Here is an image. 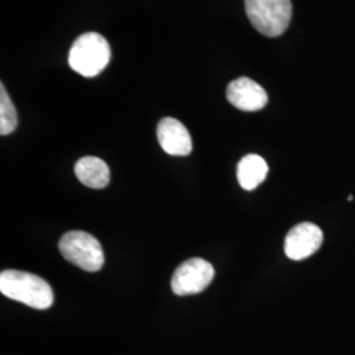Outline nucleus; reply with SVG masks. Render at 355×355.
Returning a JSON list of instances; mask_svg holds the SVG:
<instances>
[{"mask_svg": "<svg viewBox=\"0 0 355 355\" xmlns=\"http://www.w3.org/2000/svg\"><path fill=\"white\" fill-rule=\"evenodd\" d=\"M0 292L8 299L35 309H48L54 302L46 280L19 270H6L0 274Z\"/></svg>", "mask_w": 355, "mask_h": 355, "instance_id": "obj_1", "label": "nucleus"}, {"mask_svg": "<svg viewBox=\"0 0 355 355\" xmlns=\"http://www.w3.org/2000/svg\"><path fill=\"white\" fill-rule=\"evenodd\" d=\"M111 48L102 35L89 32L76 40L69 53L70 67L80 76L91 78L101 74L110 64Z\"/></svg>", "mask_w": 355, "mask_h": 355, "instance_id": "obj_2", "label": "nucleus"}, {"mask_svg": "<svg viewBox=\"0 0 355 355\" xmlns=\"http://www.w3.org/2000/svg\"><path fill=\"white\" fill-rule=\"evenodd\" d=\"M245 11L252 26L268 37L283 35L291 23V0H245Z\"/></svg>", "mask_w": 355, "mask_h": 355, "instance_id": "obj_3", "label": "nucleus"}, {"mask_svg": "<svg viewBox=\"0 0 355 355\" xmlns=\"http://www.w3.org/2000/svg\"><path fill=\"white\" fill-rule=\"evenodd\" d=\"M58 246L66 261L85 271L96 272L103 267L102 245L89 233L80 230L67 232L60 240Z\"/></svg>", "mask_w": 355, "mask_h": 355, "instance_id": "obj_4", "label": "nucleus"}, {"mask_svg": "<svg viewBox=\"0 0 355 355\" xmlns=\"http://www.w3.org/2000/svg\"><path fill=\"white\" fill-rule=\"evenodd\" d=\"M215 278V268L202 258H191L178 267L171 278V290L178 296L204 291Z\"/></svg>", "mask_w": 355, "mask_h": 355, "instance_id": "obj_5", "label": "nucleus"}, {"mask_svg": "<svg viewBox=\"0 0 355 355\" xmlns=\"http://www.w3.org/2000/svg\"><path fill=\"white\" fill-rule=\"evenodd\" d=\"M324 241L322 230L312 223H302L288 232L284 252L292 261H302L316 253Z\"/></svg>", "mask_w": 355, "mask_h": 355, "instance_id": "obj_6", "label": "nucleus"}, {"mask_svg": "<svg viewBox=\"0 0 355 355\" xmlns=\"http://www.w3.org/2000/svg\"><path fill=\"white\" fill-rule=\"evenodd\" d=\"M227 99L233 107L246 112L259 111L268 102L265 89L254 82L253 79L246 76H242L229 83Z\"/></svg>", "mask_w": 355, "mask_h": 355, "instance_id": "obj_7", "label": "nucleus"}, {"mask_svg": "<svg viewBox=\"0 0 355 355\" xmlns=\"http://www.w3.org/2000/svg\"><path fill=\"white\" fill-rule=\"evenodd\" d=\"M157 139L161 148L170 155L184 157L192 150L190 133L177 119H162L157 127Z\"/></svg>", "mask_w": 355, "mask_h": 355, "instance_id": "obj_8", "label": "nucleus"}, {"mask_svg": "<svg viewBox=\"0 0 355 355\" xmlns=\"http://www.w3.org/2000/svg\"><path fill=\"white\" fill-rule=\"evenodd\" d=\"M76 175L85 186L94 190L107 187L111 179L108 165L98 157H83L76 164Z\"/></svg>", "mask_w": 355, "mask_h": 355, "instance_id": "obj_9", "label": "nucleus"}, {"mask_svg": "<svg viewBox=\"0 0 355 355\" xmlns=\"http://www.w3.org/2000/svg\"><path fill=\"white\" fill-rule=\"evenodd\" d=\"M267 174L266 161L257 154L245 155L237 166V179L243 190H255L266 179Z\"/></svg>", "mask_w": 355, "mask_h": 355, "instance_id": "obj_10", "label": "nucleus"}, {"mask_svg": "<svg viewBox=\"0 0 355 355\" xmlns=\"http://www.w3.org/2000/svg\"><path fill=\"white\" fill-rule=\"evenodd\" d=\"M17 127V114L4 86H0V135H11Z\"/></svg>", "mask_w": 355, "mask_h": 355, "instance_id": "obj_11", "label": "nucleus"}]
</instances>
